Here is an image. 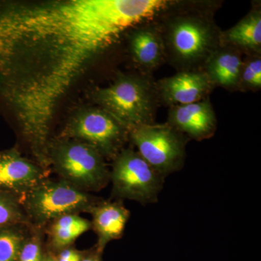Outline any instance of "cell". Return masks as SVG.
Returning <instances> with one entry per match:
<instances>
[{
    "label": "cell",
    "instance_id": "1",
    "mask_svg": "<svg viewBox=\"0 0 261 261\" xmlns=\"http://www.w3.org/2000/svg\"><path fill=\"white\" fill-rule=\"evenodd\" d=\"M167 0H49L0 4V95L38 164L49 167L57 106L94 58L150 23Z\"/></svg>",
    "mask_w": 261,
    "mask_h": 261
},
{
    "label": "cell",
    "instance_id": "2",
    "mask_svg": "<svg viewBox=\"0 0 261 261\" xmlns=\"http://www.w3.org/2000/svg\"><path fill=\"white\" fill-rule=\"evenodd\" d=\"M166 59L181 71L199 70L221 46V32L211 17L196 10L171 13L159 25Z\"/></svg>",
    "mask_w": 261,
    "mask_h": 261
},
{
    "label": "cell",
    "instance_id": "3",
    "mask_svg": "<svg viewBox=\"0 0 261 261\" xmlns=\"http://www.w3.org/2000/svg\"><path fill=\"white\" fill-rule=\"evenodd\" d=\"M158 94L155 85L140 75L119 74L109 87L95 91L102 110L127 130L154 123Z\"/></svg>",
    "mask_w": 261,
    "mask_h": 261
},
{
    "label": "cell",
    "instance_id": "4",
    "mask_svg": "<svg viewBox=\"0 0 261 261\" xmlns=\"http://www.w3.org/2000/svg\"><path fill=\"white\" fill-rule=\"evenodd\" d=\"M48 157L61 179L82 191L99 192L109 184L104 157L88 144L61 139L49 144Z\"/></svg>",
    "mask_w": 261,
    "mask_h": 261
},
{
    "label": "cell",
    "instance_id": "5",
    "mask_svg": "<svg viewBox=\"0 0 261 261\" xmlns=\"http://www.w3.org/2000/svg\"><path fill=\"white\" fill-rule=\"evenodd\" d=\"M19 200L31 226L42 228L65 215L91 214L102 199L63 180L46 178Z\"/></svg>",
    "mask_w": 261,
    "mask_h": 261
},
{
    "label": "cell",
    "instance_id": "6",
    "mask_svg": "<svg viewBox=\"0 0 261 261\" xmlns=\"http://www.w3.org/2000/svg\"><path fill=\"white\" fill-rule=\"evenodd\" d=\"M110 181L112 182L114 198L126 199L146 205L159 200L165 178L137 151L123 149L113 159Z\"/></svg>",
    "mask_w": 261,
    "mask_h": 261
},
{
    "label": "cell",
    "instance_id": "7",
    "mask_svg": "<svg viewBox=\"0 0 261 261\" xmlns=\"http://www.w3.org/2000/svg\"><path fill=\"white\" fill-rule=\"evenodd\" d=\"M128 137L139 154L165 178L184 167L188 138L169 123L136 126Z\"/></svg>",
    "mask_w": 261,
    "mask_h": 261
},
{
    "label": "cell",
    "instance_id": "8",
    "mask_svg": "<svg viewBox=\"0 0 261 261\" xmlns=\"http://www.w3.org/2000/svg\"><path fill=\"white\" fill-rule=\"evenodd\" d=\"M128 130L102 109L90 108L75 114L62 134L61 139H70L88 144L103 157L113 159L122 150Z\"/></svg>",
    "mask_w": 261,
    "mask_h": 261
},
{
    "label": "cell",
    "instance_id": "9",
    "mask_svg": "<svg viewBox=\"0 0 261 261\" xmlns=\"http://www.w3.org/2000/svg\"><path fill=\"white\" fill-rule=\"evenodd\" d=\"M47 169L33 162L15 149L0 152V192L19 199L44 179Z\"/></svg>",
    "mask_w": 261,
    "mask_h": 261
},
{
    "label": "cell",
    "instance_id": "10",
    "mask_svg": "<svg viewBox=\"0 0 261 261\" xmlns=\"http://www.w3.org/2000/svg\"><path fill=\"white\" fill-rule=\"evenodd\" d=\"M184 135L197 141L214 136L217 120L209 99L182 106H172L168 111V122Z\"/></svg>",
    "mask_w": 261,
    "mask_h": 261
},
{
    "label": "cell",
    "instance_id": "11",
    "mask_svg": "<svg viewBox=\"0 0 261 261\" xmlns=\"http://www.w3.org/2000/svg\"><path fill=\"white\" fill-rule=\"evenodd\" d=\"M213 86L202 70L181 71L155 84L158 94L171 107L205 99Z\"/></svg>",
    "mask_w": 261,
    "mask_h": 261
},
{
    "label": "cell",
    "instance_id": "12",
    "mask_svg": "<svg viewBox=\"0 0 261 261\" xmlns=\"http://www.w3.org/2000/svg\"><path fill=\"white\" fill-rule=\"evenodd\" d=\"M92 228L97 236L95 247L103 253L110 242L121 238L127 222L130 218V211L125 207L122 200H101L94 207Z\"/></svg>",
    "mask_w": 261,
    "mask_h": 261
},
{
    "label": "cell",
    "instance_id": "13",
    "mask_svg": "<svg viewBox=\"0 0 261 261\" xmlns=\"http://www.w3.org/2000/svg\"><path fill=\"white\" fill-rule=\"evenodd\" d=\"M132 30L129 47L134 60L145 69L154 70L166 60L164 44L159 25L150 22Z\"/></svg>",
    "mask_w": 261,
    "mask_h": 261
},
{
    "label": "cell",
    "instance_id": "14",
    "mask_svg": "<svg viewBox=\"0 0 261 261\" xmlns=\"http://www.w3.org/2000/svg\"><path fill=\"white\" fill-rule=\"evenodd\" d=\"M243 64L240 50L229 46L221 45L209 57L202 70L213 85L237 89L239 88Z\"/></svg>",
    "mask_w": 261,
    "mask_h": 261
},
{
    "label": "cell",
    "instance_id": "15",
    "mask_svg": "<svg viewBox=\"0 0 261 261\" xmlns=\"http://www.w3.org/2000/svg\"><path fill=\"white\" fill-rule=\"evenodd\" d=\"M221 45L260 53V8L252 10L232 28L221 33Z\"/></svg>",
    "mask_w": 261,
    "mask_h": 261
},
{
    "label": "cell",
    "instance_id": "16",
    "mask_svg": "<svg viewBox=\"0 0 261 261\" xmlns=\"http://www.w3.org/2000/svg\"><path fill=\"white\" fill-rule=\"evenodd\" d=\"M92 228V223L78 214L61 216L51 221L48 235V252L56 254L66 247H71L77 238Z\"/></svg>",
    "mask_w": 261,
    "mask_h": 261
},
{
    "label": "cell",
    "instance_id": "17",
    "mask_svg": "<svg viewBox=\"0 0 261 261\" xmlns=\"http://www.w3.org/2000/svg\"><path fill=\"white\" fill-rule=\"evenodd\" d=\"M29 226L17 225L0 228V261H18Z\"/></svg>",
    "mask_w": 261,
    "mask_h": 261
},
{
    "label": "cell",
    "instance_id": "18",
    "mask_svg": "<svg viewBox=\"0 0 261 261\" xmlns=\"http://www.w3.org/2000/svg\"><path fill=\"white\" fill-rule=\"evenodd\" d=\"M25 225L31 226L18 197L0 193V228Z\"/></svg>",
    "mask_w": 261,
    "mask_h": 261
},
{
    "label": "cell",
    "instance_id": "19",
    "mask_svg": "<svg viewBox=\"0 0 261 261\" xmlns=\"http://www.w3.org/2000/svg\"><path fill=\"white\" fill-rule=\"evenodd\" d=\"M42 230V228L30 226L18 261H42L47 250L43 241Z\"/></svg>",
    "mask_w": 261,
    "mask_h": 261
},
{
    "label": "cell",
    "instance_id": "20",
    "mask_svg": "<svg viewBox=\"0 0 261 261\" xmlns=\"http://www.w3.org/2000/svg\"><path fill=\"white\" fill-rule=\"evenodd\" d=\"M257 90L261 87V59L260 56L244 61L239 88Z\"/></svg>",
    "mask_w": 261,
    "mask_h": 261
},
{
    "label": "cell",
    "instance_id": "21",
    "mask_svg": "<svg viewBox=\"0 0 261 261\" xmlns=\"http://www.w3.org/2000/svg\"><path fill=\"white\" fill-rule=\"evenodd\" d=\"M54 255H56L57 261H81L83 251L69 247L60 250Z\"/></svg>",
    "mask_w": 261,
    "mask_h": 261
},
{
    "label": "cell",
    "instance_id": "22",
    "mask_svg": "<svg viewBox=\"0 0 261 261\" xmlns=\"http://www.w3.org/2000/svg\"><path fill=\"white\" fill-rule=\"evenodd\" d=\"M102 254L97 251L96 247L83 251L81 261H103Z\"/></svg>",
    "mask_w": 261,
    "mask_h": 261
},
{
    "label": "cell",
    "instance_id": "23",
    "mask_svg": "<svg viewBox=\"0 0 261 261\" xmlns=\"http://www.w3.org/2000/svg\"><path fill=\"white\" fill-rule=\"evenodd\" d=\"M42 261H57L56 255L54 254L51 253V252L47 251L45 256Z\"/></svg>",
    "mask_w": 261,
    "mask_h": 261
}]
</instances>
